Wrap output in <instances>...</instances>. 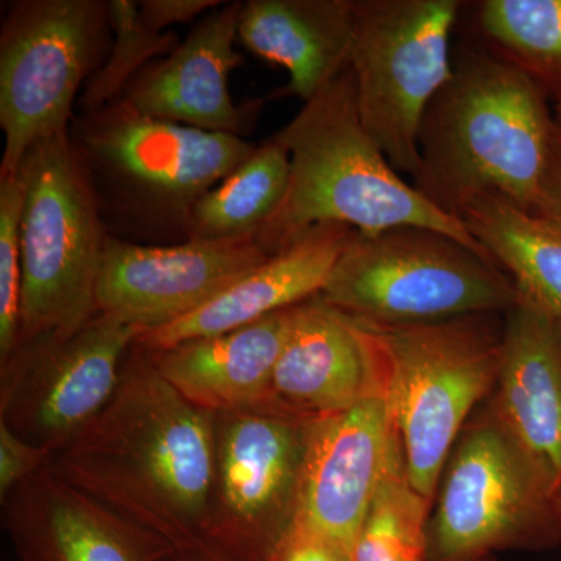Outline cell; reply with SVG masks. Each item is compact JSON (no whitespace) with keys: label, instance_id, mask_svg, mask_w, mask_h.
Returning <instances> with one entry per match:
<instances>
[{"label":"cell","instance_id":"6da1fadb","mask_svg":"<svg viewBox=\"0 0 561 561\" xmlns=\"http://www.w3.org/2000/svg\"><path fill=\"white\" fill-rule=\"evenodd\" d=\"M214 416L173 389L135 342L108 404L55 454L50 467L173 549L205 545Z\"/></svg>","mask_w":561,"mask_h":561},{"label":"cell","instance_id":"7a4b0ae2","mask_svg":"<svg viewBox=\"0 0 561 561\" xmlns=\"http://www.w3.org/2000/svg\"><path fill=\"white\" fill-rule=\"evenodd\" d=\"M549 99L511 62L463 47L424 114L412 186L457 219L483 194L541 217L559 131Z\"/></svg>","mask_w":561,"mask_h":561},{"label":"cell","instance_id":"3957f363","mask_svg":"<svg viewBox=\"0 0 561 561\" xmlns=\"http://www.w3.org/2000/svg\"><path fill=\"white\" fill-rule=\"evenodd\" d=\"M273 138L289 151L290 176L279 209L256 238L271 256L309 228L342 224L364 234L431 228L490 257L463 221L432 205L394 171L362 124L350 66Z\"/></svg>","mask_w":561,"mask_h":561},{"label":"cell","instance_id":"277c9868","mask_svg":"<svg viewBox=\"0 0 561 561\" xmlns=\"http://www.w3.org/2000/svg\"><path fill=\"white\" fill-rule=\"evenodd\" d=\"M69 136L110 236L142 245L190 241L194 206L256 149L239 136L151 119L122 99L77 113Z\"/></svg>","mask_w":561,"mask_h":561},{"label":"cell","instance_id":"5b68a950","mask_svg":"<svg viewBox=\"0 0 561 561\" xmlns=\"http://www.w3.org/2000/svg\"><path fill=\"white\" fill-rule=\"evenodd\" d=\"M357 323L375 357L409 479L432 502L468 416L496 387L504 323L500 313L402 327Z\"/></svg>","mask_w":561,"mask_h":561},{"label":"cell","instance_id":"8992f818","mask_svg":"<svg viewBox=\"0 0 561 561\" xmlns=\"http://www.w3.org/2000/svg\"><path fill=\"white\" fill-rule=\"evenodd\" d=\"M320 295L350 319L386 327L505 313L519 301L496 262L423 227L354 231Z\"/></svg>","mask_w":561,"mask_h":561},{"label":"cell","instance_id":"52a82bcc","mask_svg":"<svg viewBox=\"0 0 561 561\" xmlns=\"http://www.w3.org/2000/svg\"><path fill=\"white\" fill-rule=\"evenodd\" d=\"M18 171L25 180V205L16 350L73 334L98 313L95 290L110 238L69 131L36 142Z\"/></svg>","mask_w":561,"mask_h":561},{"label":"cell","instance_id":"ba28073f","mask_svg":"<svg viewBox=\"0 0 561 561\" xmlns=\"http://www.w3.org/2000/svg\"><path fill=\"white\" fill-rule=\"evenodd\" d=\"M427 524L430 561H482L561 542V493L490 411L465 427Z\"/></svg>","mask_w":561,"mask_h":561},{"label":"cell","instance_id":"9c48e42d","mask_svg":"<svg viewBox=\"0 0 561 561\" xmlns=\"http://www.w3.org/2000/svg\"><path fill=\"white\" fill-rule=\"evenodd\" d=\"M110 0H18L0 31V176L39 140L69 131L111 46Z\"/></svg>","mask_w":561,"mask_h":561},{"label":"cell","instance_id":"30bf717a","mask_svg":"<svg viewBox=\"0 0 561 561\" xmlns=\"http://www.w3.org/2000/svg\"><path fill=\"white\" fill-rule=\"evenodd\" d=\"M459 0H353L348 66L365 130L394 171L415 175L424 114L453 73Z\"/></svg>","mask_w":561,"mask_h":561},{"label":"cell","instance_id":"8fae6325","mask_svg":"<svg viewBox=\"0 0 561 561\" xmlns=\"http://www.w3.org/2000/svg\"><path fill=\"white\" fill-rule=\"evenodd\" d=\"M312 421L257 408L214 416L205 542L234 561H268L297 518Z\"/></svg>","mask_w":561,"mask_h":561},{"label":"cell","instance_id":"7c38bea8","mask_svg":"<svg viewBox=\"0 0 561 561\" xmlns=\"http://www.w3.org/2000/svg\"><path fill=\"white\" fill-rule=\"evenodd\" d=\"M142 331L98 312L73 334L20 346L0 364V423L57 454L108 404Z\"/></svg>","mask_w":561,"mask_h":561},{"label":"cell","instance_id":"4fadbf2b","mask_svg":"<svg viewBox=\"0 0 561 561\" xmlns=\"http://www.w3.org/2000/svg\"><path fill=\"white\" fill-rule=\"evenodd\" d=\"M268 257L256 239L142 245L110 236L95 311L157 330L198 311Z\"/></svg>","mask_w":561,"mask_h":561},{"label":"cell","instance_id":"5bb4252c","mask_svg":"<svg viewBox=\"0 0 561 561\" xmlns=\"http://www.w3.org/2000/svg\"><path fill=\"white\" fill-rule=\"evenodd\" d=\"M393 440V426L381 394L312 421L295 523L353 553Z\"/></svg>","mask_w":561,"mask_h":561},{"label":"cell","instance_id":"9a60e30c","mask_svg":"<svg viewBox=\"0 0 561 561\" xmlns=\"http://www.w3.org/2000/svg\"><path fill=\"white\" fill-rule=\"evenodd\" d=\"M242 5L224 2L201 18L172 54L131 81L122 101L151 119L242 138L261 105H238L228 88L242 62L234 49Z\"/></svg>","mask_w":561,"mask_h":561},{"label":"cell","instance_id":"2e32d148","mask_svg":"<svg viewBox=\"0 0 561 561\" xmlns=\"http://www.w3.org/2000/svg\"><path fill=\"white\" fill-rule=\"evenodd\" d=\"M0 501L18 561H162L175 551L62 481L50 465Z\"/></svg>","mask_w":561,"mask_h":561},{"label":"cell","instance_id":"e0dca14e","mask_svg":"<svg viewBox=\"0 0 561 561\" xmlns=\"http://www.w3.org/2000/svg\"><path fill=\"white\" fill-rule=\"evenodd\" d=\"M373 394L381 382L360 324L321 295L298 305L262 408L316 421Z\"/></svg>","mask_w":561,"mask_h":561},{"label":"cell","instance_id":"ac0fdd59","mask_svg":"<svg viewBox=\"0 0 561 561\" xmlns=\"http://www.w3.org/2000/svg\"><path fill=\"white\" fill-rule=\"evenodd\" d=\"M490 412L561 493V323L522 297L505 312Z\"/></svg>","mask_w":561,"mask_h":561},{"label":"cell","instance_id":"d6986e66","mask_svg":"<svg viewBox=\"0 0 561 561\" xmlns=\"http://www.w3.org/2000/svg\"><path fill=\"white\" fill-rule=\"evenodd\" d=\"M353 234V228L342 224L309 228L198 311L157 330L144 331L136 345L150 351L171 348L194 339L238 330L311 300L323 290Z\"/></svg>","mask_w":561,"mask_h":561},{"label":"cell","instance_id":"ffe728a7","mask_svg":"<svg viewBox=\"0 0 561 561\" xmlns=\"http://www.w3.org/2000/svg\"><path fill=\"white\" fill-rule=\"evenodd\" d=\"M295 309L297 306L238 330L147 351L162 378L203 411L257 408L267 398Z\"/></svg>","mask_w":561,"mask_h":561},{"label":"cell","instance_id":"44dd1931","mask_svg":"<svg viewBox=\"0 0 561 561\" xmlns=\"http://www.w3.org/2000/svg\"><path fill=\"white\" fill-rule=\"evenodd\" d=\"M353 0H249L238 41L289 73L287 94L311 101L348 68Z\"/></svg>","mask_w":561,"mask_h":561},{"label":"cell","instance_id":"7402d4cb","mask_svg":"<svg viewBox=\"0 0 561 561\" xmlns=\"http://www.w3.org/2000/svg\"><path fill=\"white\" fill-rule=\"evenodd\" d=\"M459 219L511 276L519 297L561 323L559 228L494 194L468 203Z\"/></svg>","mask_w":561,"mask_h":561},{"label":"cell","instance_id":"603a6c76","mask_svg":"<svg viewBox=\"0 0 561 561\" xmlns=\"http://www.w3.org/2000/svg\"><path fill=\"white\" fill-rule=\"evenodd\" d=\"M289 176V151L278 139L265 140L197 202L192 209L187 238L195 241L256 239L286 197Z\"/></svg>","mask_w":561,"mask_h":561},{"label":"cell","instance_id":"cb8c5ba5","mask_svg":"<svg viewBox=\"0 0 561 561\" xmlns=\"http://www.w3.org/2000/svg\"><path fill=\"white\" fill-rule=\"evenodd\" d=\"M474 20L483 49L561 98V0H483Z\"/></svg>","mask_w":561,"mask_h":561},{"label":"cell","instance_id":"d4e9b609","mask_svg":"<svg viewBox=\"0 0 561 561\" xmlns=\"http://www.w3.org/2000/svg\"><path fill=\"white\" fill-rule=\"evenodd\" d=\"M431 505L413 489L394 434L381 483L353 546V561H430Z\"/></svg>","mask_w":561,"mask_h":561},{"label":"cell","instance_id":"484cf974","mask_svg":"<svg viewBox=\"0 0 561 561\" xmlns=\"http://www.w3.org/2000/svg\"><path fill=\"white\" fill-rule=\"evenodd\" d=\"M111 46L101 69L81 91L79 113H94L121 101L133 80L181 43L173 32H157L139 16L136 0H110Z\"/></svg>","mask_w":561,"mask_h":561},{"label":"cell","instance_id":"4316f807","mask_svg":"<svg viewBox=\"0 0 561 561\" xmlns=\"http://www.w3.org/2000/svg\"><path fill=\"white\" fill-rule=\"evenodd\" d=\"M24 205L22 172L0 176V364L9 359L20 342Z\"/></svg>","mask_w":561,"mask_h":561},{"label":"cell","instance_id":"83f0119b","mask_svg":"<svg viewBox=\"0 0 561 561\" xmlns=\"http://www.w3.org/2000/svg\"><path fill=\"white\" fill-rule=\"evenodd\" d=\"M55 453L46 446L24 440L0 423V500L14 486L49 467Z\"/></svg>","mask_w":561,"mask_h":561},{"label":"cell","instance_id":"f1b7e54d","mask_svg":"<svg viewBox=\"0 0 561 561\" xmlns=\"http://www.w3.org/2000/svg\"><path fill=\"white\" fill-rule=\"evenodd\" d=\"M268 561H353L350 549L295 523Z\"/></svg>","mask_w":561,"mask_h":561},{"label":"cell","instance_id":"f546056e","mask_svg":"<svg viewBox=\"0 0 561 561\" xmlns=\"http://www.w3.org/2000/svg\"><path fill=\"white\" fill-rule=\"evenodd\" d=\"M140 20L157 32L176 24L197 22L220 7V0H138Z\"/></svg>","mask_w":561,"mask_h":561},{"label":"cell","instance_id":"4dcf8cb0","mask_svg":"<svg viewBox=\"0 0 561 561\" xmlns=\"http://www.w3.org/2000/svg\"><path fill=\"white\" fill-rule=\"evenodd\" d=\"M540 219L549 221L561 231V122L557 131L556 153L551 173H549L548 191H546L545 208Z\"/></svg>","mask_w":561,"mask_h":561},{"label":"cell","instance_id":"1f68e13d","mask_svg":"<svg viewBox=\"0 0 561 561\" xmlns=\"http://www.w3.org/2000/svg\"><path fill=\"white\" fill-rule=\"evenodd\" d=\"M162 561H234L209 545L194 546V548L175 549Z\"/></svg>","mask_w":561,"mask_h":561},{"label":"cell","instance_id":"d6a6232c","mask_svg":"<svg viewBox=\"0 0 561 561\" xmlns=\"http://www.w3.org/2000/svg\"><path fill=\"white\" fill-rule=\"evenodd\" d=\"M553 111H556L557 119L561 122V98L553 101Z\"/></svg>","mask_w":561,"mask_h":561}]
</instances>
